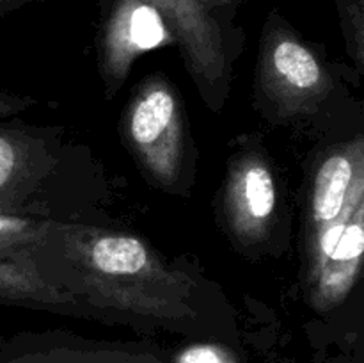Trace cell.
Here are the masks:
<instances>
[{
  "instance_id": "6da1fadb",
  "label": "cell",
  "mask_w": 364,
  "mask_h": 363,
  "mask_svg": "<svg viewBox=\"0 0 364 363\" xmlns=\"http://www.w3.org/2000/svg\"><path fill=\"white\" fill-rule=\"evenodd\" d=\"M130 137L149 173L173 184L181 167V120L173 93L162 84L149 85L134 103Z\"/></svg>"
},
{
  "instance_id": "7a4b0ae2",
  "label": "cell",
  "mask_w": 364,
  "mask_h": 363,
  "mask_svg": "<svg viewBox=\"0 0 364 363\" xmlns=\"http://www.w3.org/2000/svg\"><path fill=\"white\" fill-rule=\"evenodd\" d=\"M174 32L199 84L217 88L226 78L223 27L199 0H144Z\"/></svg>"
},
{
  "instance_id": "3957f363",
  "label": "cell",
  "mask_w": 364,
  "mask_h": 363,
  "mask_svg": "<svg viewBox=\"0 0 364 363\" xmlns=\"http://www.w3.org/2000/svg\"><path fill=\"white\" fill-rule=\"evenodd\" d=\"M169 28L155 7L144 0H116L103 36V60L110 82L127 77L132 60L164 45Z\"/></svg>"
},
{
  "instance_id": "277c9868",
  "label": "cell",
  "mask_w": 364,
  "mask_h": 363,
  "mask_svg": "<svg viewBox=\"0 0 364 363\" xmlns=\"http://www.w3.org/2000/svg\"><path fill=\"white\" fill-rule=\"evenodd\" d=\"M0 363H166V359L146 347L52 337L0 342Z\"/></svg>"
},
{
  "instance_id": "5b68a950",
  "label": "cell",
  "mask_w": 364,
  "mask_h": 363,
  "mask_svg": "<svg viewBox=\"0 0 364 363\" xmlns=\"http://www.w3.org/2000/svg\"><path fill=\"white\" fill-rule=\"evenodd\" d=\"M269 78L281 96H287L294 105L306 103L322 95L326 77L316 57L302 45L283 21L272 18L267 38Z\"/></svg>"
},
{
  "instance_id": "8992f818",
  "label": "cell",
  "mask_w": 364,
  "mask_h": 363,
  "mask_svg": "<svg viewBox=\"0 0 364 363\" xmlns=\"http://www.w3.org/2000/svg\"><path fill=\"white\" fill-rule=\"evenodd\" d=\"M364 251V226H363V205L359 206L345 226L340 241L334 246L333 253L316 265L315 280L318 287V298L322 305H334L340 301L348 288L354 283L359 270L361 256Z\"/></svg>"
},
{
  "instance_id": "52a82bcc",
  "label": "cell",
  "mask_w": 364,
  "mask_h": 363,
  "mask_svg": "<svg viewBox=\"0 0 364 363\" xmlns=\"http://www.w3.org/2000/svg\"><path fill=\"white\" fill-rule=\"evenodd\" d=\"M87 258L96 274L105 278L151 276L155 263L151 253L130 235H103L91 244Z\"/></svg>"
},
{
  "instance_id": "ba28073f",
  "label": "cell",
  "mask_w": 364,
  "mask_h": 363,
  "mask_svg": "<svg viewBox=\"0 0 364 363\" xmlns=\"http://www.w3.org/2000/svg\"><path fill=\"white\" fill-rule=\"evenodd\" d=\"M237 224L247 233L259 231L276 206V187L270 171L262 164H249L231 187Z\"/></svg>"
},
{
  "instance_id": "9c48e42d",
  "label": "cell",
  "mask_w": 364,
  "mask_h": 363,
  "mask_svg": "<svg viewBox=\"0 0 364 363\" xmlns=\"http://www.w3.org/2000/svg\"><path fill=\"white\" fill-rule=\"evenodd\" d=\"M355 166L347 155H333L320 166L313 192V217L318 226L336 219L347 203L355 178Z\"/></svg>"
},
{
  "instance_id": "30bf717a",
  "label": "cell",
  "mask_w": 364,
  "mask_h": 363,
  "mask_svg": "<svg viewBox=\"0 0 364 363\" xmlns=\"http://www.w3.org/2000/svg\"><path fill=\"white\" fill-rule=\"evenodd\" d=\"M171 363H242L235 349L217 342H194L174 352Z\"/></svg>"
},
{
  "instance_id": "8fae6325",
  "label": "cell",
  "mask_w": 364,
  "mask_h": 363,
  "mask_svg": "<svg viewBox=\"0 0 364 363\" xmlns=\"http://www.w3.org/2000/svg\"><path fill=\"white\" fill-rule=\"evenodd\" d=\"M345 27L350 28L352 34L361 38L363 32V0H338Z\"/></svg>"
},
{
  "instance_id": "7c38bea8",
  "label": "cell",
  "mask_w": 364,
  "mask_h": 363,
  "mask_svg": "<svg viewBox=\"0 0 364 363\" xmlns=\"http://www.w3.org/2000/svg\"><path fill=\"white\" fill-rule=\"evenodd\" d=\"M21 105H23V102H21L20 98H14V96L0 93V116L14 112V110L20 109Z\"/></svg>"
},
{
  "instance_id": "4fadbf2b",
  "label": "cell",
  "mask_w": 364,
  "mask_h": 363,
  "mask_svg": "<svg viewBox=\"0 0 364 363\" xmlns=\"http://www.w3.org/2000/svg\"><path fill=\"white\" fill-rule=\"evenodd\" d=\"M34 2H43V0H0V16L11 13L14 9H20V7L27 6V4Z\"/></svg>"
},
{
  "instance_id": "5bb4252c",
  "label": "cell",
  "mask_w": 364,
  "mask_h": 363,
  "mask_svg": "<svg viewBox=\"0 0 364 363\" xmlns=\"http://www.w3.org/2000/svg\"><path fill=\"white\" fill-rule=\"evenodd\" d=\"M206 6V2H212V4H228V2H235V0H199Z\"/></svg>"
}]
</instances>
